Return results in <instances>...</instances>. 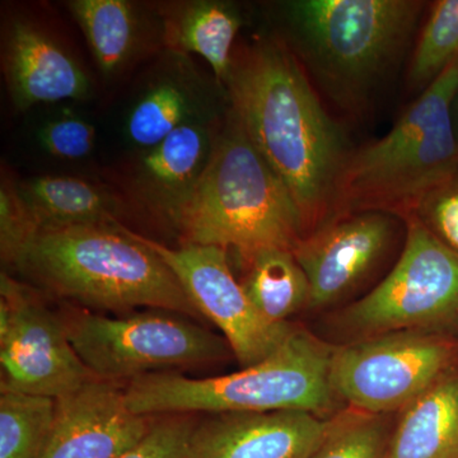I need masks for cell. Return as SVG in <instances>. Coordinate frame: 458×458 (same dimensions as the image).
I'll return each instance as SVG.
<instances>
[{
	"mask_svg": "<svg viewBox=\"0 0 458 458\" xmlns=\"http://www.w3.org/2000/svg\"><path fill=\"white\" fill-rule=\"evenodd\" d=\"M452 117H454V131H456L458 140V86L454 98V105H452Z\"/></svg>",
	"mask_w": 458,
	"mask_h": 458,
	"instance_id": "30",
	"label": "cell"
},
{
	"mask_svg": "<svg viewBox=\"0 0 458 458\" xmlns=\"http://www.w3.org/2000/svg\"><path fill=\"white\" fill-rule=\"evenodd\" d=\"M96 129L83 117L64 113L49 120L38 131L41 147L55 158L78 161L95 147Z\"/></svg>",
	"mask_w": 458,
	"mask_h": 458,
	"instance_id": "28",
	"label": "cell"
},
{
	"mask_svg": "<svg viewBox=\"0 0 458 458\" xmlns=\"http://www.w3.org/2000/svg\"><path fill=\"white\" fill-rule=\"evenodd\" d=\"M161 16L165 49L203 57L225 89L233 64L234 40L243 25L240 8L222 0H194L170 5Z\"/></svg>",
	"mask_w": 458,
	"mask_h": 458,
	"instance_id": "19",
	"label": "cell"
},
{
	"mask_svg": "<svg viewBox=\"0 0 458 458\" xmlns=\"http://www.w3.org/2000/svg\"><path fill=\"white\" fill-rule=\"evenodd\" d=\"M399 216L360 212L328 216L293 250L310 286V307L327 306L357 285L387 251Z\"/></svg>",
	"mask_w": 458,
	"mask_h": 458,
	"instance_id": "12",
	"label": "cell"
},
{
	"mask_svg": "<svg viewBox=\"0 0 458 458\" xmlns=\"http://www.w3.org/2000/svg\"><path fill=\"white\" fill-rule=\"evenodd\" d=\"M152 423L129 408L125 391L95 377L56 400L53 430L38 458H119Z\"/></svg>",
	"mask_w": 458,
	"mask_h": 458,
	"instance_id": "14",
	"label": "cell"
},
{
	"mask_svg": "<svg viewBox=\"0 0 458 458\" xmlns=\"http://www.w3.org/2000/svg\"><path fill=\"white\" fill-rule=\"evenodd\" d=\"M458 59L401 114L381 140L349 153L337 177L330 216L360 212L408 219L421 199L458 165L452 105Z\"/></svg>",
	"mask_w": 458,
	"mask_h": 458,
	"instance_id": "3",
	"label": "cell"
},
{
	"mask_svg": "<svg viewBox=\"0 0 458 458\" xmlns=\"http://www.w3.org/2000/svg\"><path fill=\"white\" fill-rule=\"evenodd\" d=\"M3 72L17 110L89 98L92 84L83 66L45 27L14 18L3 36Z\"/></svg>",
	"mask_w": 458,
	"mask_h": 458,
	"instance_id": "16",
	"label": "cell"
},
{
	"mask_svg": "<svg viewBox=\"0 0 458 458\" xmlns=\"http://www.w3.org/2000/svg\"><path fill=\"white\" fill-rule=\"evenodd\" d=\"M458 59V0L432 3L409 65L411 89H428Z\"/></svg>",
	"mask_w": 458,
	"mask_h": 458,
	"instance_id": "24",
	"label": "cell"
},
{
	"mask_svg": "<svg viewBox=\"0 0 458 458\" xmlns=\"http://www.w3.org/2000/svg\"><path fill=\"white\" fill-rule=\"evenodd\" d=\"M391 273L344 313L346 327L379 334L442 327L458 318V256L414 216Z\"/></svg>",
	"mask_w": 458,
	"mask_h": 458,
	"instance_id": "8",
	"label": "cell"
},
{
	"mask_svg": "<svg viewBox=\"0 0 458 458\" xmlns=\"http://www.w3.org/2000/svg\"><path fill=\"white\" fill-rule=\"evenodd\" d=\"M40 233L18 182L3 170L0 181V254L7 265L17 267L21 258Z\"/></svg>",
	"mask_w": 458,
	"mask_h": 458,
	"instance_id": "26",
	"label": "cell"
},
{
	"mask_svg": "<svg viewBox=\"0 0 458 458\" xmlns=\"http://www.w3.org/2000/svg\"><path fill=\"white\" fill-rule=\"evenodd\" d=\"M82 30L105 78H114L143 55L164 26H153L143 8L128 0H73L66 3Z\"/></svg>",
	"mask_w": 458,
	"mask_h": 458,
	"instance_id": "18",
	"label": "cell"
},
{
	"mask_svg": "<svg viewBox=\"0 0 458 458\" xmlns=\"http://www.w3.org/2000/svg\"><path fill=\"white\" fill-rule=\"evenodd\" d=\"M385 458H458V376L445 373L406 406Z\"/></svg>",
	"mask_w": 458,
	"mask_h": 458,
	"instance_id": "21",
	"label": "cell"
},
{
	"mask_svg": "<svg viewBox=\"0 0 458 458\" xmlns=\"http://www.w3.org/2000/svg\"><path fill=\"white\" fill-rule=\"evenodd\" d=\"M18 189L40 232L114 225L123 209L113 192L78 177H32Z\"/></svg>",
	"mask_w": 458,
	"mask_h": 458,
	"instance_id": "20",
	"label": "cell"
},
{
	"mask_svg": "<svg viewBox=\"0 0 458 458\" xmlns=\"http://www.w3.org/2000/svg\"><path fill=\"white\" fill-rule=\"evenodd\" d=\"M411 216L458 256V165L421 199Z\"/></svg>",
	"mask_w": 458,
	"mask_h": 458,
	"instance_id": "27",
	"label": "cell"
},
{
	"mask_svg": "<svg viewBox=\"0 0 458 458\" xmlns=\"http://www.w3.org/2000/svg\"><path fill=\"white\" fill-rule=\"evenodd\" d=\"M454 346L418 330L379 334L335 349L334 391L352 409L381 415L406 408L447 373Z\"/></svg>",
	"mask_w": 458,
	"mask_h": 458,
	"instance_id": "9",
	"label": "cell"
},
{
	"mask_svg": "<svg viewBox=\"0 0 458 458\" xmlns=\"http://www.w3.org/2000/svg\"><path fill=\"white\" fill-rule=\"evenodd\" d=\"M225 89L247 138L291 192L307 236L330 216L352 152L342 128L283 38H259L233 55Z\"/></svg>",
	"mask_w": 458,
	"mask_h": 458,
	"instance_id": "1",
	"label": "cell"
},
{
	"mask_svg": "<svg viewBox=\"0 0 458 458\" xmlns=\"http://www.w3.org/2000/svg\"><path fill=\"white\" fill-rule=\"evenodd\" d=\"M56 400L0 391V458H38L47 445Z\"/></svg>",
	"mask_w": 458,
	"mask_h": 458,
	"instance_id": "23",
	"label": "cell"
},
{
	"mask_svg": "<svg viewBox=\"0 0 458 458\" xmlns=\"http://www.w3.org/2000/svg\"><path fill=\"white\" fill-rule=\"evenodd\" d=\"M221 93L227 92L216 80L205 78L188 55L165 49L129 105L126 140L140 152L181 126L221 120Z\"/></svg>",
	"mask_w": 458,
	"mask_h": 458,
	"instance_id": "13",
	"label": "cell"
},
{
	"mask_svg": "<svg viewBox=\"0 0 458 458\" xmlns=\"http://www.w3.org/2000/svg\"><path fill=\"white\" fill-rule=\"evenodd\" d=\"M135 234L170 267L200 315L222 331L243 369L273 354L294 330L289 322L267 321L256 310L232 273L227 250L191 243L171 249Z\"/></svg>",
	"mask_w": 458,
	"mask_h": 458,
	"instance_id": "11",
	"label": "cell"
},
{
	"mask_svg": "<svg viewBox=\"0 0 458 458\" xmlns=\"http://www.w3.org/2000/svg\"><path fill=\"white\" fill-rule=\"evenodd\" d=\"M17 267L55 293L95 309L148 307L201 318L165 261L120 223L40 232Z\"/></svg>",
	"mask_w": 458,
	"mask_h": 458,
	"instance_id": "4",
	"label": "cell"
},
{
	"mask_svg": "<svg viewBox=\"0 0 458 458\" xmlns=\"http://www.w3.org/2000/svg\"><path fill=\"white\" fill-rule=\"evenodd\" d=\"M330 427L303 410L216 414L195 426L190 458H310Z\"/></svg>",
	"mask_w": 458,
	"mask_h": 458,
	"instance_id": "15",
	"label": "cell"
},
{
	"mask_svg": "<svg viewBox=\"0 0 458 458\" xmlns=\"http://www.w3.org/2000/svg\"><path fill=\"white\" fill-rule=\"evenodd\" d=\"M0 391L54 400L95 378L74 351L65 322L5 271L0 276Z\"/></svg>",
	"mask_w": 458,
	"mask_h": 458,
	"instance_id": "10",
	"label": "cell"
},
{
	"mask_svg": "<svg viewBox=\"0 0 458 458\" xmlns=\"http://www.w3.org/2000/svg\"><path fill=\"white\" fill-rule=\"evenodd\" d=\"M335 348L294 328L273 354L240 372L209 378L150 373L129 382L125 399L135 414L276 411L319 415L335 403L331 364Z\"/></svg>",
	"mask_w": 458,
	"mask_h": 458,
	"instance_id": "6",
	"label": "cell"
},
{
	"mask_svg": "<svg viewBox=\"0 0 458 458\" xmlns=\"http://www.w3.org/2000/svg\"><path fill=\"white\" fill-rule=\"evenodd\" d=\"M172 225L185 243L233 249L245 261L267 249L293 251L306 236L291 192L231 108L203 177Z\"/></svg>",
	"mask_w": 458,
	"mask_h": 458,
	"instance_id": "2",
	"label": "cell"
},
{
	"mask_svg": "<svg viewBox=\"0 0 458 458\" xmlns=\"http://www.w3.org/2000/svg\"><path fill=\"white\" fill-rule=\"evenodd\" d=\"M388 439L379 415L355 410L331 420L327 438L310 458H385Z\"/></svg>",
	"mask_w": 458,
	"mask_h": 458,
	"instance_id": "25",
	"label": "cell"
},
{
	"mask_svg": "<svg viewBox=\"0 0 458 458\" xmlns=\"http://www.w3.org/2000/svg\"><path fill=\"white\" fill-rule=\"evenodd\" d=\"M195 426L191 418L182 414L153 420L147 436L119 458H190Z\"/></svg>",
	"mask_w": 458,
	"mask_h": 458,
	"instance_id": "29",
	"label": "cell"
},
{
	"mask_svg": "<svg viewBox=\"0 0 458 458\" xmlns=\"http://www.w3.org/2000/svg\"><path fill=\"white\" fill-rule=\"evenodd\" d=\"M249 271L242 284L259 312L273 324L310 307L311 286L293 251L267 249L246 261Z\"/></svg>",
	"mask_w": 458,
	"mask_h": 458,
	"instance_id": "22",
	"label": "cell"
},
{
	"mask_svg": "<svg viewBox=\"0 0 458 458\" xmlns=\"http://www.w3.org/2000/svg\"><path fill=\"white\" fill-rule=\"evenodd\" d=\"M222 123L221 120L188 123L138 152L128 168L129 192L174 222L209 165Z\"/></svg>",
	"mask_w": 458,
	"mask_h": 458,
	"instance_id": "17",
	"label": "cell"
},
{
	"mask_svg": "<svg viewBox=\"0 0 458 458\" xmlns=\"http://www.w3.org/2000/svg\"><path fill=\"white\" fill-rule=\"evenodd\" d=\"M65 327L84 366L96 378L114 384L209 363L227 352L222 337L167 313L107 318L84 312L69 318Z\"/></svg>",
	"mask_w": 458,
	"mask_h": 458,
	"instance_id": "7",
	"label": "cell"
},
{
	"mask_svg": "<svg viewBox=\"0 0 458 458\" xmlns=\"http://www.w3.org/2000/svg\"><path fill=\"white\" fill-rule=\"evenodd\" d=\"M426 3L291 0L279 5L286 45L306 73L343 105L360 102L396 63Z\"/></svg>",
	"mask_w": 458,
	"mask_h": 458,
	"instance_id": "5",
	"label": "cell"
}]
</instances>
